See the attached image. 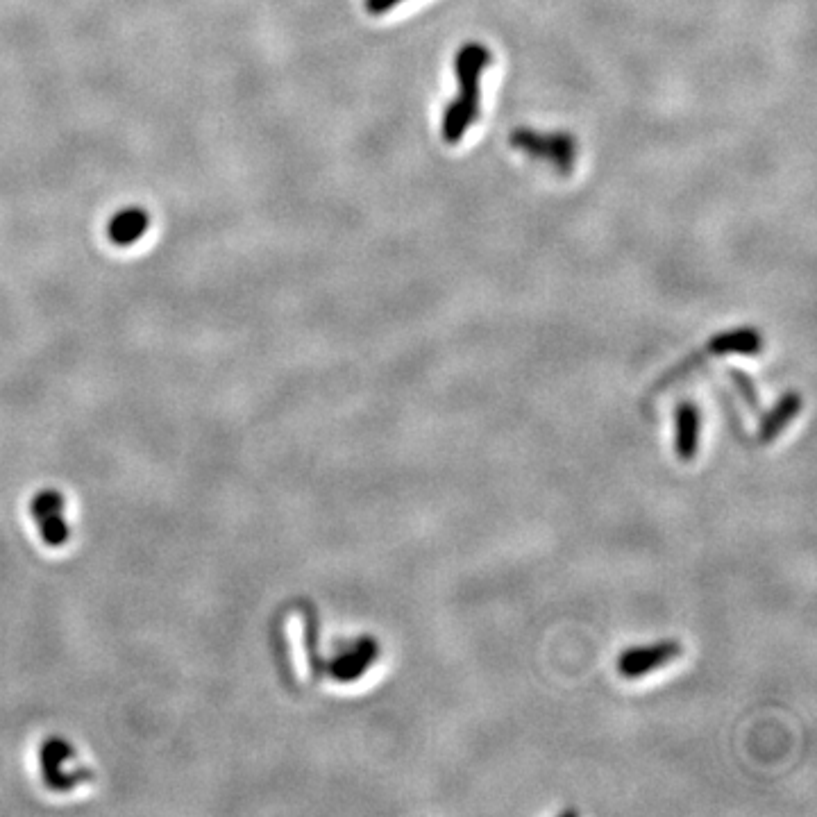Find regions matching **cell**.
Here are the masks:
<instances>
[{"label": "cell", "mask_w": 817, "mask_h": 817, "mask_svg": "<svg viewBox=\"0 0 817 817\" xmlns=\"http://www.w3.org/2000/svg\"><path fill=\"white\" fill-rule=\"evenodd\" d=\"M488 62H491V55L482 44H468L459 50L454 66H457L461 96L452 100L443 116V139L448 143H459L470 123L477 119L479 75Z\"/></svg>", "instance_id": "1"}, {"label": "cell", "mask_w": 817, "mask_h": 817, "mask_svg": "<svg viewBox=\"0 0 817 817\" xmlns=\"http://www.w3.org/2000/svg\"><path fill=\"white\" fill-rule=\"evenodd\" d=\"M513 146L525 150L534 157H547L557 164L561 171H570L575 162V141L570 134H538L534 130L513 132Z\"/></svg>", "instance_id": "2"}, {"label": "cell", "mask_w": 817, "mask_h": 817, "mask_svg": "<svg viewBox=\"0 0 817 817\" xmlns=\"http://www.w3.org/2000/svg\"><path fill=\"white\" fill-rule=\"evenodd\" d=\"M761 343H763L761 334H758L756 330H749V327H747V330H736V332L715 336V339L709 345H706L704 352H699V355L686 359L679 368L670 370V373L663 377L661 386L668 384L670 379L688 373V370L695 368L704 357H709V355H731V352H736V355H756V352H761V348H763Z\"/></svg>", "instance_id": "3"}, {"label": "cell", "mask_w": 817, "mask_h": 817, "mask_svg": "<svg viewBox=\"0 0 817 817\" xmlns=\"http://www.w3.org/2000/svg\"><path fill=\"white\" fill-rule=\"evenodd\" d=\"M679 654H681V645L675 643V640H663V643L647 645V647H631V650L622 654L618 661L620 675L627 679L645 677L647 672L663 668L665 663L675 661Z\"/></svg>", "instance_id": "4"}, {"label": "cell", "mask_w": 817, "mask_h": 817, "mask_svg": "<svg viewBox=\"0 0 817 817\" xmlns=\"http://www.w3.org/2000/svg\"><path fill=\"white\" fill-rule=\"evenodd\" d=\"M379 647L373 638H364L352 647L350 652L341 654L339 659L330 663V675L336 681H355L370 668V663L377 659Z\"/></svg>", "instance_id": "5"}, {"label": "cell", "mask_w": 817, "mask_h": 817, "mask_svg": "<svg viewBox=\"0 0 817 817\" xmlns=\"http://www.w3.org/2000/svg\"><path fill=\"white\" fill-rule=\"evenodd\" d=\"M32 513L41 522V536L48 543L60 545L66 538L64 520H62V498L57 493H41L32 502Z\"/></svg>", "instance_id": "6"}, {"label": "cell", "mask_w": 817, "mask_h": 817, "mask_svg": "<svg viewBox=\"0 0 817 817\" xmlns=\"http://www.w3.org/2000/svg\"><path fill=\"white\" fill-rule=\"evenodd\" d=\"M799 411H802V395L788 393L779 400L777 407H774L768 416L763 418L761 429H758V441L761 443H772L777 436L790 425Z\"/></svg>", "instance_id": "7"}, {"label": "cell", "mask_w": 817, "mask_h": 817, "mask_svg": "<svg viewBox=\"0 0 817 817\" xmlns=\"http://www.w3.org/2000/svg\"><path fill=\"white\" fill-rule=\"evenodd\" d=\"M699 443V411L693 404H681L677 414V452L681 461H693Z\"/></svg>", "instance_id": "8"}, {"label": "cell", "mask_w": 817, "mask_h": 817, "mask_svg": "<svg viewBox=\"0 0 817 817\" xmlns=\"http://www.w3.org/2000/svg\"><path fill=\"white\" fill-rule=\"evenodd\" d=\"M146 227L148 216L139 209H130V212H123L114 218L112 225H109V237L116 243H132L141 237Z\"/></svg>", "instance_id": "9"}, {"label": "cell", "mask_w": 817, "mask_h": 817, "mask_svg": "<svg viewBox=\"0 0 817 817\" xmlns=\"http://www.w3.org/2000/svg\"><path fill=\"white\" fill-rule=\"evenodd\" d=\"M731 379H734L736 389H738L740 393H743V398H745V402L749 404V407L758 409V400H756V391H754V386H752V379L740 373V370H731Z\"/></svg>", "instance_id": "10"}, {"label": "cell", "mask_w": 817, "mask_h": 817, "mask_svg": "<svg viewBox=\"0 0 817 817\" xmlns=\"http://www.w3.org/2000/svg\"><path fill=\"white\" fill-rule=\"evenodd\" d=\"M398 3H402V0H366V10L370 14H384Z\"/></svg>", "instance_id": "11"}]
</instances>
